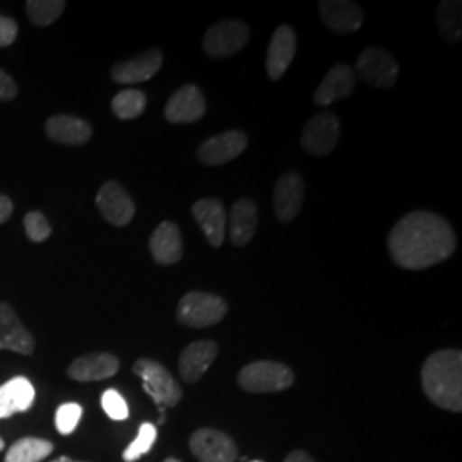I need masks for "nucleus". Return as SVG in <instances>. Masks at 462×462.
I'll return each mask as SVG.
<instances>
[{
	"mask_svg": "<svg viewBox=\"0 0 462 462\" xmlns=\"http://www.w3.org/2000/svg\"><path fill=\"white\" fill-rule=\"evenodd\" d=\"M17 86L14 79L0 69V101H11L16 98Z\"/></svg>",
	"mask_w": 462,
	"mask_h": 462,
	"instance_id": "35",
	"label": "nucleus"
},
{
	"mask_svg": "<svg viewBox=\"0 0 462 462\" xmlns=\"http://www.w3.org/2000/svg\"><path fill=\"white\" fill-rule=\"evenodd\" d=\"M45 131L51 141L67 146L86 144L93 135V127L86 120L72 116H50Z\"/></svg>",
	"mask_w": 462,
	"mask_h": 462,
	"instance_id": "23",
	"label": "nucleus"
},
{
	"mask_svg": "<svg viewBox=\"0 0 462 462\" xmlns=\"http://www.w3.org/2000/svg\"><path fill=\"white\" fill-rule=\"evenodd\" d=\"M206 114V99L196 84H185L168 99L165 116L171 124H192Z\"/></svg>",
	"mask_w": 462,
	"mask_h": 462,
	"instance_id": "13",
	"label": "nucleus"
},
{
	"mask_svg": "<svg viewBox=\"0 0 462 462\" xmlns=\"http://www.w3.org/2000/svg\"><path fill=\"white\" fill-rule=\"evenodd\" d=\"M462 4L459 0H444L437 9V26L442 36L456 43L462 36Z\"/></svg>",
	"mask_w": 462,
	"mask_h": 462,
	"instance_id": "27",
	"label": "nucleus"
},
{
	"mask_svg": "<svg viewBox=\"0 0 462 462\" xmlns=\"http://www.w3.org/2000/svg\"><path fill=\"white\" fill-rule=\"evenodd\" d=\"M284 462H315L314 457L303 450H293L291 454L286 456Z\"/></svg>",
	"mask_w": 462,
	"mask_h": 462,
	"instance_id": "37",
	"label": "nucleus"
},
{
	"mask_svg": "<svg viewBox=\"0 0 462 462\" xmlns=\"http://www.w3.org/2000/svg\"><path fill=\"white\" fill-rule=\"evenodd\" d=\"M13 209H14L13 200L7 198V196H2V194H0V223H5V221L11 217Z\"/></svg>",
	"mask_w": 462,
	"mask_h": 462,
	"instance_id": "36",
	"label": "nucleus"
},
{
	"mask_svg": "<svg viewBox=\"0 0 462 462\" xmlns=\"http://www.w3.org/2000/svg\"><path fill=\"white\" fill-rule=\"evenodd\" d=\"M0 349L26 356L34 351L33 336L23 326L16 310L5 301L0 303Z\"/></svg>",
	"mask_w": 462,
	"mask_h": 462,
	"instance_id": "16",
	"label": "nucleus"
},
{
	"mask_svg": "<svg viewBox=\"0 0 462 462\" xmlns=\"http://www.w3.org/2000/svg\"><path fill=\"white\" fill-rule=\"evenodd\" d=\"M53 452V444L45 439L26 437L9 447L4 462H42Z\"/></svg>",
	"mask_w": 462,
	"mask_h": 462,
	"instance_id": "26",
	"label": "nucleus"
},
{
	"mask_svg": "<svg viewBox=\"0 0 462 462\" xmlns=\"http://www.w3.org/2000/svg\"><path fill=\"white\" fill-rule=\"evenodd\" d=\"M189 446L200 462H235L238 456L236 444L219 430H196Z\"/></svg>",
	"mask_w": 462,
	"mask_h": 462,
	"instance_id": "9",
	"label": "nucleus"
},
{
	"mask_svg": "<svg viewBox=\"0 0 462 462\" xmlns=\"http://www.w3.org/2000/svg\"><path fill=\"white\" fill-rule=\"evenodd\" d=\"M217 356L215 341H196L185 347L179 358V370L185 382L194 383L202 379Z\"/></svg>",
	"mask_w": 462,
	"mask_h": 462,
	"instance_id": "22",
	"label": "nucleus"
},
{
	"mask_svg": "<svg viewBox=\"0 0 462 462\" xmlns=\"http://www.w3.org/2000/svg\"><path fill=\"white\" fill-rule=\"evenodd\" d=\"M165 462H180L179 459H175V457H168Z\"/></svg>",
	"mask_w": 462,
	"mask_h": 462,
	"instance_id": "39",
	"label": "nucleus"
},
{
	"mask_svg": "<svg viewBox=\"0 0 462 462\" xmlns=\"http://www.w3.org/2000/svg\"><path fill=\"white\" fill-rule=\"evenodd\" d=\"M101 406H103V411L116 421H124L129 418V406L116 389H108L103 393Z\"/></svg>",
	"mask_w": 462,
	"mask_h": 462,
	"instance_id": "32",
	"label": "nucleus"
},
{
	"mask_svg": "<svg viewBox=\"0 0 462 462\" xmlns=\"http://www.w3.org/2000/svg\"><path fill=\"white\" fill-rule=\"evenodd\" d=\"M356 86L355 70L346 64H336L319 84L314 95V103L319 106H329L337 99L347 98Z\"/></svg>",
	"mask_w": 462,
	"mask_h": 462,
	"instance_id": "19",
	"label": "nucleus"
},
{
	"mask_svg": "<svg viewBox=\"0 0 462 462\" xmlns=\"http://www.w3.org/2000/svg\"><path fill=\"white\" fill-rule=\"evenodd\" d=\"M64 9V0H30L26 4V13L36 26H49L60 17Z\"/></svg>",
	"mask_w": 462,
	"mask_h": 462,
	"instance_id": "29",
	"label": "nucleus"
},
{
	"mask_svg": "<svg viewBox=\"0 0 462 462\" xmlns=\"http://www.w3.org/2000/svg\"><path fill=\"white\" fill-rule=\"evenodd\" d=\"M389 252L399 267L420 271L448 259L457 247L456 233L442 216L413 211L389 235Z\"/></svg>",
	"mask_w": 462,
	"mask_h": 462,
	"instance_id": "1",
	"label": "nucleus"
},
{
	"mask_svg": "<svg viewBox=\"0 0 462 462\" xmlns=\"http://www.w3.org/2000/svg\"><path fill=\"white\" fill-rule=\"evenodd\" d=\"M163 66V55L158 49H149L129 60L112 67V79L120 84H137L149 81Z\"/></svg>",
	"mask_w": 462,
	"mask_h": 462,
	"instance_id": "14",
	"label": "nucleus"
},
{
	"mask_svg": "<svg viewBox=\"0 0 462 462\" xmlns=\"http://www.w3.org/2000/svg\"><path fill=\"white\" fill-rule=\"evenodd\" d=\"M250 462H263V461H250Z\"/></svg>",
	"mask_w": 462,
	"mask_h": 462,
	"instance_id": "41",
	"label": "nucleus"
},
{
	"mask_svg": "<svg viewBox=\"0 0 462 462\" xmlns=\"http://www.w3.org/2000/svg\"><path fill=\"white\" fill-rule=\"evenodd\" d=\"M257 206L252 199H238L231 206L230 213V236L231 242L236 247L247 245L248 242L255 236L259 216H257Z\"/></svg>",
	"mask_w": 462,
	"mask_h": 462,
	"instance_id": "24",
	"label": "nucleus"
},
{
	"mask_svg": "<svg viewBox=\"0 0 462 462\" xmlns=\"http://www.w3.org/2000/svg\"><path fill=\"white\" fill-rule=\"evenodd\" d=\"M192 215L204 231L208 242L215 248L221 247L226 231V211L223 204L216 199H200L192 206Z\"/></svg>",
	"mask_w": 462,
	"mask_h": 462,
	"instance_id": "21",
	"label": "nucleus"
},
{
	"mask_svg": "<svg viewBox=\"0 0 462 462\" xmlns=\"http://www.w3.org/2000/svg\"><path fill=\"white\" fill-rule=\"evenodd\" d=\"M238 383L252 394L281 393L295 383V374L291 368L278 362H252L240 370Z\"/></svg>",
	"mask_w": 462,
	"mask_h": 462,
	"instance_id": "3",
	"label": "nucleus"
},
{
	"mask_svg": "<svg viewBox=\"0 0 462 462\" xmlns=\"http://www.w3.org/2000/svg\"><path fill=\"white\" fill-rule=\"evenodd\" d=\"M421 385L439 408L462 411V353L459 349H440L430 355L421 368Z\"/></svg>",
	"mask_w": 462,
	"mask_h": 462,
	"instance_id": "2",
	"label": "nucleus"
},
{
	"mask_svg": "<svg viewBox=\"0 0 462 462\" xmlns=\"http://www.w3.org/2000/svg\"><path fill=\"white\" fill-rule=\"evenodd\" d=\"M152 259L162 265L177 264L183 255L182 235L173 221L162 223L149 238Z\"/></svg>",
	"mask_w": 462,
	"mask_h": 462,
	"instance_id": "20",
	"label": "nucleus"
},
{
	"mask_svg": "<svg viewBox=\"0 0 462 462\" xmlns=\"http://www.w3.org/2000/svg\"><path fill=\"white\" fill-rule=\"evenodd\" d=\"M355 76H360V79L370 86L389 89L396 84L399 66L396 59L387 50L368 47L356 59Z\"/></svg>",
	"mask_w": 462,
	"mask_h": 462,
	"instance_id": "7",
	"label": "nucleus"
},
{
	"mask_svg": "<svg viewBox=\"0 0 462 462\" xmlns=\"http://www.w3.org/2000/svg\"><path fill=\"white\" fill-rule=\"evenodd\" d=\"M305 199V183L295 173H284L274 189V211L281 223H291L301 211Z\"/></svg>",
	"mask_w": 462,
	"mask_h": 462,
	"instance_id": "15",
	"label": "nucleus"
},
{
	"mask_svg": "<svg viewBox=\"0 0 462 462\" xmlns=\"http://www.w3.org/2000/svg\"><path fill=\"white\" fill-rule=\"evenodd\" d=\"M228 314V305L223 298L206 291H189L177 307V319L189 328H209L223 320Z\"/></svg>",
	"mask_w": 462,
	"mask_h": 462,
	"instance_id": "5",
	"label": "nucleus"
},
{
	"mask_svg": "<svg viewBox=\"0 0 462 462\" xmlns=\"http://www.w3.org/2000/svg\"><path fill=\"white\" fill-rule=\"evenodd\" d=\"M146 95L137 89H127L118 93L112 101V110L120 120H133L141 116L146 108Z\"/></svg>",
	"mask_w": 462,
	"mask_h": 462,
	"instance_id": "28",
	"label": "nucleus"
},
{
	"mask_svg": "<svg viewBox=\"0 0 462 462\" xmlns=\"http://www.w3.org/2000/svg\"><path fill=\"white\" fill-rule=\"evenodd\" d=\"M120 368L118 358L110 353H93L76 358L67 368V375L76 382H98L114 377Z\"/></svg>",
	"mask_w": 462,
	"mask_h": 462,
	"instance_id": "18",
	"label": "nucleus"
},
{
	"mask_svg": "<svg viewBox=\"0 0 462 462\" xmlns=\"http://www.w3.org/2000/svg\"><path fill=\"white\" fill-rule=\"evenodd\" d=\"M248 139L242 131H228L204 141L198 149V158L204 165L219 166L233 162L247 149Z\"/></svg>",
	"mask_w": 462,
	"mask_h": 462,
	"instance_id": "11",
	"label": "nucleus"
},
{
	"mask_svg": "<svg viewBox=\"0 0 462 462\" xmlns=\"http://www.w3.org/2000/svg\"><path fill=\"white\" fill-rule=\"evenodd\" d=\"M24 230L26 235L30 236V240H33L36 244L45 242L51 233L49 219L42 215L40 211H32L24 216Z\"/></svg>",
	"mask_w": 462,
	"mask_h": 462,
	"instance_id": "33",
	"label": "nucleus"
},
{
	"mask_svg": "<svg viewBox=\"0 0 462 462\" xmlns=\"http://www.w3.org/2000/svg\"><path fill=\"white\" fill-rule=\"evenodd\" d=\"M33 383L24 377H14L0 385V420L24 413L33 406Z\"/></svg>",
	"mask_w": 462,
	"mask_h": 462,
	"instance_id": "25",
	"label": "nucleus"
},
{
	"mask_svg": "<svg viewBox=\"0 0 462 462\" xmlns=\"http://www.w3.org/2000/svg\"><path fill=\"white\" fill-rule=\"evenodd\" d=\"M248 40L250 30L244 21L225 19L208 30L202 49L213 59H226L245 49Z\"/></svg>",
	"mask_w": 462,
	"mask_h": 462,
	"instance_id": "6",
	"label": "nucleus"
},
{
	"mask_svg": "<svg viewBox=\"0 0 462 462\" xmlns=\"http://www.w3.org/2000/svg\"><path fill=\"white\" fill-rule=\"evenodd\" d=\"M156 437H158V430L152 425V423H144L141 425L139 433L135 437V440L131 442V446L127 447L122 454L124 461L134 462L137 459H141L143 456H146L152 444L156 442Z\"/></svg>",
	"mask_w": 462,
	"mask_h": 462,
	"instance_id": "30",
	"label": "nucleus"
},
{
	"mask_svg": "<svg viewBox=\"0 0 462 462\" xmlns=\"http://www.w3.org/2000/svg\"><path fill=\"white\" fill-rule=\"evenodd\" d=\"M4 447H5V444H4V440H2V439H0V450H2V448H4Z\"/></svg>",
	"mask_w": 462,
	"mask_h": 462,
	"instance_id": "40",
	"label": "nucleus"
},
{
	"mask_svg": "<svg viewBox=\"0 0 462 462\" xmlns=\"http://www.w3.org/2000/svg\"><path fill=\"white\" fill-rule=\"evenodd\" d=\"M70 462H78V461H70Z\"/></svg>",
	"mask_w": 462,
	"mask_h": 462,
	"instance_id": "42",
	"label": "nucleus"
},
{
	"mask_svg": "<svg viewBox=\"0 0 462 462\" xmlns=\"http://www.w3.org/2000/svg\"><path fill=\"white\" fill-rule=\"evenodd\" d=\"M319 13L324 24L334 33H355L364 24V9L349 0H322Z\"/></svg>",
	"mask_w": 462,
	"mask_h": 462,
	"instance_id": "12",
	"label": "nucleus"
},
{
	"mask_svg": "<svg viewBox=\"0 0 462 462\" xmlns=\"http://www.w3.org/2000/svg\"><path fill=\"white\" fill-rule=\"evenodd\" d=\"M17 38V23L11 17L0 16V49L9 47Z\"/></svg>",
	"mask_w": 462,
	"mask_h": 462,
	"instance_id": "34",
	"label": "nucleus"
},
{
	"mask_svg": "<svg viewBox=\"0 0 462 462\" xmlns=\"http://www.w3.org/2000/svg\"><path fill=\"white\" fill-rule=\"evenodd\" d=\"M101 216L114 226H125L133 221L135 206L127 190L118 182H106L97 194Z\"/></svg>",
	"mask_w": 462,
	"mask_h": 462,
	"instance_id": "10",
	"label": "nucleus"
},
{
	"mask_svg": "<svg viewBox=\"0 0 462 462\" xmlns=\"http://www.w3.org/2000/svg\"><path fill=\"white\" fill-rule=\"evenodd\" d=\"M339 134L341 124L336 114L320 112L305 125L301 133V146L307 152L319 158L328 156L336 148Z\"/></svg>",
	"mask_w": 462,
	"mask_h": 462,
	"instance_id": "8",
	"label": "nucleus"
},
{
	"mask_svg": "<svg viewBox=\"0 0 462 462\" xmlns=\"http://www.w3.org/2000/svg\"><path fill=\"white\" fill-rule=\"evenodd\" d=\"M297 51V34L290 26H280L271 38L265 69L273 81H278L291 66Z\"/></svg>",
	"mask_w": 462,
	"mask_h": 462,
	"instance_id": "17",
	"label": "nucleus"
},
{
	"mask_svg": "<svg viewBox=\"0 0 462 462\" xmlns=\"http://www.w3.org/2000/svg\"><path fill=\"white\" fill-rule=\"evenodd\" d=\"M72 459L70 457H66V456H62V457H59V459H55V461L51 462H70Z\"/></svg>",
	"mask_w": 462,
	"mask_h": 462,
	"instance_id": "38",
	"label": "nucleus"
},
{
	"mask_svg": "<svg viewBox=\"0 0 462 462\" xmlns=\"http://www.w3.org/2000/svg\"><path fill=\"white\" fill-rule=\"evenodd\" d=\"M133 372L143 380V387L158 408H173L182 399V389L163 365L148 358L137 360Z\"/></svg>",
	"mask_w": 462,
	"mask_h": 462,
	"instance_id": "4",
	"label": "nucleus"
},
{
	"mask_svg": "<svg viewBox=\"0 0 462 462\" xmlns=\"http://www.w3.org/2000/svg\"><path fill=\"white\" fill-rule=\"evenodd\" d=\"M83 416V408L78 402H66L55 413V427L60 435H70L78 429Z\"/></svg>",
	"mask_w": 462,
	"mask_h": 462,
	"instance_id": "31",
	"label": "nucleus"
}]
</instances>
